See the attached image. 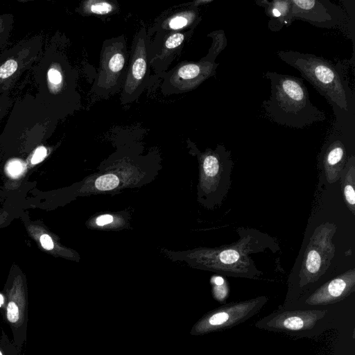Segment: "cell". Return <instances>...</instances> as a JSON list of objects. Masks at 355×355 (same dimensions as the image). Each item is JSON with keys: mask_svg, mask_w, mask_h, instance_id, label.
Returning <instances> with one entry per match:
<instances>
[{"mask_svg": "<svg viewBox=\"0 0 355 355\" xmlns=\"http://www.w3.org/2000/svg\"><path fill=\"white\" fill-rule=\"evenodd\" d=\"M37 92L35 97L60 120L80 107L76 91L77 72L55 34L31 67Z\"/></svg>", "mask_w": 355, "mask_h": 355, "instance_id": "1", "label": "cell"}, {"mask_svg": "<svg viewBox=\"0 0 355 355\" xmlns=\"http://www.w3.org/2000/svg\"><path fill=\"white\" fill-rule=\"evenodd\" d=\"M265 76L270 81V95L263 107L273 121L304 128L326 119L324 112L312 104L302 78L275 71H267Z\"/></svg>", "mask_w": 355, "mask_h": 355, "instance_id": "2", "label": "cell"}, {"mask_svg": "<svg viewBox=\"0 0 355 355\" xmlns=\"http://www.w3.org/2000/svg\"><path fill=\"white\" fill-rule=\"evenodd\" d=\"M239 239L230 245H225L205 250V265L223 275L248 279H259L262 272L258 270L250 254L279 250L276 241L267 234L252 228H239Z\"/></svg>", "mask_w": 355, "mask_h": 355, "instance_id": "3", "label": "cell"}, {"mask_svg": "<svg viewBox=\"0 0 355 355\" xmlns=\"http://www.w3.org/2000/svg\"><path fill=\"white\" fill-rule=\"evenodd\" d=\"M278 57L300 71L332 105L348 110L349 90L338 67L329 60L313 54L295 51H278Z\"/></svg>", "mask_w": 355, "mask_h": 355, "instance_id": "4", "label": "cell"}, {"mask_svg": "<svg viewBox=\"0 0 355 355\" xmlns=\"http://www.w3.org/2000/svg\"><path fill=\"white\" fill-rule=\"evenodd\" d=\"M0 138L5 140L42 139L55 130L60 119L33 94L15 101Z\"/></svg>", "mask_w": 355, "mask_h": 355, "instance_id": "5", "label": "cell"}, {"mask_svg": "<svg viewBox=\"0 0 355 355\" xmlns=\"http://www.w3.org/2000/svg\"><path fill=\"white\" fill-rule=\"evenodd\" d=\"M333 317L327 309L306 308L286 309L283 308L265 316L255 326L259 329L284 333L299 338H311L326 330Z\"/></svg>", "mask_w": 355, "mask_h": 355, "instance_id": "6", "label": "cell"}, {"mask_svg": "<svg viewBox=\"0 0 355 355\" xmlns=\"http://www.w3.org/2000/svg\"><path fill=\"white\" fill-rule=\"evenodd\" d=\"M233 167L231 152L222 144L200 155V187L209 207L220 206L226 198L231 187Z\"/></svg>", "mask_w": 355, "mask_h": 355, "instance_id": "7", "label": "cell"}, {"mask_svg": "<svg viewBox=\"0 0 355 355\" xmlns=\"http://www.w3.org/2000/svg\"><path fill=\"white\" fill-rule=\"evenodd\" d=\"M334 223L325 222L318 226L310 238L299 272V286L304 288L317 282L328 270L336 248L333 237Z\"/></svg>", "mask_w": 355, "mask_h": 355, "instance_id": "8", "label": "cell"}, {"mask_svg": "<svg viewBox=\"0 0 355 355\" xmlns=\"http://www.w3.org/2000/svg\"><path fill=\"white\" fill-rule=\"evenodd\" d=\"M42 35L24 39L0 55V95L10 94L23 73L31 69L44 49Z\"/></svg>", "mask_w": 355, "mask_h": 355, "instance_id": "9", "label": "cell"}, {"mask_svg": "<svg viewBox=\"0 0 355 355\" xmlns=\"http://www.w3.org/2000/svg\"><path fill=\"white\" fill-rule=\"evenodd\" d=\"M148 55L144 29L135 37L130 65L123 87L122 103L136 100L147 85L148 78Z\"/></svg>", "mask_w": 355, "mask_h": 355, "instance_id": "10", "label": "cell"}, {"mask_svg": "<svg viewBox=\"0 0 355 355\" xmlns=\"http://www.w3.org/2000/svg\"><path fill=\"white\" fill-rule=\"evenodd\" d=\"M343 18L340 8L329 1L291 0V22L300 19L318 27L331 28Z\"/></svg>", "mask_w": 355, "mask_h": 355, "instance_id": "11", "label": "cell"}, {"mask_svg": "<svg viewBox=\"0 0 355 355\" xmlns=\"http://www.w3.org/2000/svg\"><path fill=\"white\" fill-rule=\"evenodd\" d=\"M268 301L266 296L225 304L207 320L204 329H226L244 322L252 317Z\"/></svg>", "mask_w": 355, "mask_h": 355, "instance_id": "12", "label": "cell"}, {"mask_svg": "<svg viewBox=\"0 0 355 355\" xmlns=\"http://www.w3.org/2000/svg\"><path fill=\"white\" fill-rule=\"evenodd\" d=\"M355 291V269H349L327 282L305 300L308 306H322L343 300Z\"/></svg>", "mask_w": 355, "mask_h": 355, "instance_id": "13", "label": "cell"}, {"mask_svg": "<svg viewBox=\"0 0 355 355\" xmlns=\"http://www.w3.org/2000/svg\"><path fill=\"white\" fill-rule=\"evenodd\" d=\"M101 67L97 80V88L108 92L116 89L121 83L125 64V44L119 42L109 44L103 51Z\"/></svg>", "mask_w": 355, "mask_h": 355, "instance_id": "14", "label": "cell"}, {"mask_svg": "<svg viewBox=\"0 0 355 355\" xmlns=\"http://www.w3.org/2000/svg\"><path fill=\"white\" fill-rule=\"evenodd\" d=\"M218 66V63L202 60L197 62L185 63L172 73L169 83L179 91L192 89L214 76Z\"/></svg>", "mask_w": 355, "mask_h": 355, "instance_id": "15", "label": "cell"}, {"mask_svg": "<svg viewBox=\"0 0 355 355\" xmlns=\"http://www.w3.org/2000/svg\"><path fill=\"white\" fill-rule=\"evenodd\" d=\"M347 162L344 144L339 140L332 142L327 148L323 159V167L327 182L330 184L340 179V174Z\"/></svg>", "mask_w": 355, "mask_h": 355, "instance_id": "16", "label": "cell"}, {"mask_svg": "<svg viewBox=\"0 0 355 355\" xmlns=\"http://www.w3.org/2000/svg\"><path fill=\"white\" fill-rule=\"evenodd\" d=\"M257 3L265 8L266 14L270 18L268 25L270 30L277 31L284 25L291 23V0L259 1Z\"/></svg>", "mask_w": 355, "mask_h": 355, "instance_id": "17", "label": "cell"}, {"mask_svg": "<svg viewBox=\"0 0 355 355\" xmlns=\"http://www.w3.org/2000/svg\"><path fill=\"white\" fill-rule=\"evenodd\" d=\"M341 190L345 203L353 215L355 214V157L352 155L340 174Z\"/></svg>", "mask_w": 355, "mask_h": 355, "instance_id": "18", "label": "cell"}, {"mask_svg": "<svg viewBox=\"0 0 355 355\" xmlns=\"http://www.w3.org/2000/svg\"><path fill=\"white\" fill-rule=\"evenodd\" d=\"M197 10H191L178 13L168 19L164 23V28L179 30L190 26L193 22H199L197 19Z\"/></svg>", "mask_w": 355, "mask_h": 355, "instance_id": "19", "label": "cell"}, {"mask_svg": "<svg viewBox=\"0 0 355 355\" xmlns=\"http://www.w3.org/2000/svg\"><path fill=\"white\" fill-rule=\"evenodd\" d=\"M209 36L212 37L213 44L206 57L201 60L211 62L214 60L217 55L224 49L227 45V38L223 31H217L211 33Z\"/></svg>", "mask_w": 355, "mask_h": 355, "instance_id": "20", "label": "cell"}, {"mask_svg": "<svg viewBox=\"0 0 355 355\" xmlns=\"http://www.w3.org/2000/svg\"><path fill=\"white\" fill-rule=\"evenodd\" d=\"M13 23L14 17L12 14L0 15V49L7 44L9 40Z\"/></svg>", "mask_w": 355, "mask_h": 355, "instance_id": "21", "label": "cell"}, {"mask_svg": "<svg viewBox=\"0 0 355 355\" xmlns=\"http://www.w3.org/2000/svg\"><path fill=\"white\" fill-rule=\"evenodd\" d=\"M113 5L105 1H87L83 6V10L96 15H106L113 10Z\"/></svg>", "mask_w": 355, "mask_h": 355, "instance_id": "22", "label": "cell"}, {"mask_svg": "<svg viewBox=\"0 0 355 355\" xmlns=\"http://www.w3.org/2000/svg\"><path fill=\"white\" fill-rule=\"evenodd\" d=\"M185 39V35L181 33H174L171 34L165 40L164 44V47L165 49L162 51L160 54V58H162L164 55H168V52L170 51H175L180 45L182 44L184 40Z\"/></svg>", "mask_w": 355, "mask_h": 355, "instance_id": "23", "label": "cell"}, {"mask_svg": "<svg viewBox=\"0 0 355 355\" xmlns=\"http://www.w3.org/2000/svg\"><path fill=\"white\" fill-rule=\"evenodd\" d=\"M119 179L114 174H106L98 177L95 181V187L100 191H110L119 184Z\"/></svg>", "mask_w": 355, "mask_h": 355, "instance_id": "24", "label": "cell"}, {"mask_svg": "<svg viewBox=\"0 0 355 355\" xmlns=\"http://www.w3.org/2000/svg\"><path fill=\"white\" fill-rule=\"evenodd\" d=\"M214 281L216 285L214 288L216 297L220 301L225 300L227 295V288L225 282L220 277H216Z\"/></svg>", "mask_w": 355, "mask_h": 355, "instance_id": "25", "label": "cell"}, {"mask_svg": "<svg viewBox=\"0 0 355 355\" xmlns=\"http://www.w3.org/2000/svg\"><path fill=\"white\" fill-rule=\"evenodd\" d=\"M17 347L9 342L6 335L3 334L0 340V355H17Z\"/></svg>", "mask_w": 355, "mask_h": 355, "instance_id": "26", "label": "cell"}, {"mask_svg": "<svg viewBox=\"0 0 355 355\" xmlns=\"http://www.w3.org/2000/svg\"><path fill=\"white\" fill-rule=\"evenodd\" d=\"M13 101L10 96V94H3L0 95V122L10 111Z\"/></svg>", "mask_w": 355, "mask_h": 355, "instance_id": "27", "label": "cell"}, {"mask_svg": "<svg viewBox=\"0 0 355 355\" xmlns=\"http://www.w3.org/2000/svg\"><path fill=\"white\" fill-rule=\"evenodd\" d=\"M24 168V164L19 159L10 161L6 166L8 173L12 178H17L20 175Z\"/></svg>", "mask_w": 355, "mask_h": 355, "instance_id": "28", "label": "cell"}, {"mask_svg": "<svg viewBox=\"0 0 355 355\" xmlns=\"http://www.w3.org/2000/svg\"><path fill=\"white\" fill-rule=\"evenodd\" d=\"M46 155V148L44 146L37 148L31 159L33 164L42 162Z\"/></svg>", "mask_w": 355, "mask_h": 355, "instance_id": "29", "label": "cell"}, {"mask_svg": "<svg viewBox=\"0 0 355 355\" xmlns=\"http://www.w3.org/2000/svg\"><path fill=\"white\" fill-rule=\"evenodd\" d=\"M40 243L42 246L46 250H51L53 248V243L51 238L47 234H43L40 237Z\"/></svg>", "mask_w": 355, "mask_h": 355, "instance_id": "30", "label": "cell"}, {"mask_svg": "<svg viewBox=\"0 0 355 355\" xmlns=\"http://www.w3.org/2000/svg\"><path fill=\"white\" fill-rule=\"evenodd\" d=\"M114 220V218L110 214H103L99 216L96 219V223L99 226H103L109 223H111Z\"/></svg>", "mask_w": 355, "mask_h": 355, "instance_id": "31", "label": "cell"}, {"mask_svg": "<svg viewBox=\"0 0 355 355\" xmlns=\"http://www.w3.org/2000/svg\"><path fill=\"white\" fill-rule=\"evenodd\" d=\"M4 302V298L3 295L0 293V306H1Z\"/></svg>", "mask_w": 355, "mask_h": 355, "instance_id": "32", "label": "cell"}]
</instances>
